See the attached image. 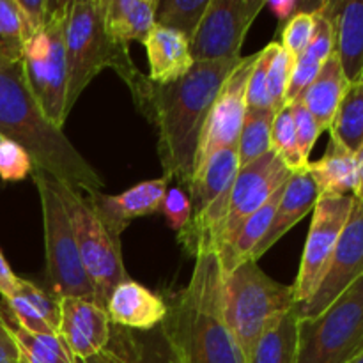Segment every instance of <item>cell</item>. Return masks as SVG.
I'll list each match as a JSON object with an SVG mask.
<instances>
[{
    "mask_svg": "<svg viewBox=\"0 0 363 363\" xmlns=\"http://www.w3.org/2000/svg\"><path fill=\"white\" fill-rule=\"evenodd\" d=\"M241 57L195 62L172 84H149L140 113L158 130V155L167 179L190 188L195 156L209 110Z\"/></svg>",
    "mask_w": 363,
    "mask_h": 363,
    "instance_id": "1",
    "label": "cell"
},
{
    "mask_svg": "<svg viewBox=\"0 0 363 363\" xmlns=\"http://www.w3.org/2000/svg\"><path fill=\"white\" fill-rule=\"evenodd\" d=\"M223 284L218 254L206 252L195 257L188 286L167 301L160 328L183 363H245L227 325Z\"/></svg>",
    "mask_w": 363,
    "mask_h": 363,
    "instance_id": "2",
    "label": "cell"
},
{
    "mask_svg": "<svg viewBox=\"0 0 363 363\" xmlns=\"http://www.w3.org/2000/svg\"><path fill=\"white\" fill-rule=\"evenodd\" d=\"M0 135L30 156L34 169L82 194L101 191L103 179L28 92L21 62L0 66Z\"/></svg>",
    "mask_w": 363,
    "mask_h": 363,
    "instance_id": "3",
    "label": "cell"
},
{
    "mask_svg": "<svg viewBox=\"0 0 363 363\" xmlns=\"http://www.w3.org/2000/svg\"><path fill=\"white\" fill-rule=\"evenodd\" d=\"M105 13L106 0H73L67 7L64 30L67 59V116L82 92L105 67H112L126 82L137 108H140L147 94L149 78L133 64L130 46L117 45L108 38Z\"/></svg>",
    "mask_w": 363,
    "mask_h": 363,
    "instance_id": "4",
    "label": "cell"
},
{
    "mask_svg": "<svg viewBox=\"0 0 363 363\" xmlns=\"http://www.w3.org/2000/svg\"><path fill=\"white\" fill-rule=\"evenodd\" d=\"M223 307L227 325L248 363L262 333L298 305L293 286L273 280L255 261H245L225 275Z\"/></svg>",
    "mask_w": 363,
    "mask_h": 363,
    "instance_id": "5",
    "label": "cell"
},
{
    "mask_svg": "<svg viewBox=\"0 0 363 363\" xmlns=\"http://www.w3.org/2000/svg\"><path fill=\"white\" fill-rule=\"evenodd\" d=\"M67 0H48L46 21L27 43L21 57V71L28 92L50 123L62 130L67 119V59L66 30Z\"/></svg>",
    "mask_w": 363,
    "mask_h": 363,
    "instance_id": "6",
    "label": "cell"
},
{
    "mask_svg": "<svg viewBox=\"0 0 363 363\" xmlns=\"http://www.w3.org/2000/svg\"><path fill=\"white\" fill-rule=\"evenodd\" d=\"M240 170L238 147L216 151L199 172L190 188V222L177 233L179 245L191 257L220 250L223 223L229 211V197Z\"/></svg>",
    "mask_w": 363,
    "mask_h": 363,
    "instance_id": "7",
    "label": "cell"
},
{
    "mask_svg": "<svg viewBox=\"0 0 363 363\" xmlns=\"http://www.w3.org/2000/svg\"><path fill=\"white\" fill-rule=\"evenodd\" d=\"M30 176L41 201L48 291L57 298L74 296L98 303L94 286L82 264L73 227L55 188V179L39 169H32Z\"/></svg>",
    "mask_w": 363,
    "mask_h": 363,
    "instance_id": "8",
    "label": "cell"
},
{
    "mask_svg": "<svg viewBox=\"0 0 363 363\" xmlns=\"http://www.w3.org/2000/svg\"><path fill=\"white\" fill-rule=\"evenodd\" d=\"M363 353V277L321 315L298 318L296 363H351Z\"/></svg>",
    "mask_w": 363,
    "mask_h": 363,
    "instance_id": "9",
    "label": "cell"
},
{
    "mask_svg": "<svg viewBox=\"0 0 363 363\" xmlns=\"http://www.w3.org/2000/svg\"><path fill=\"white\" fill-rule=\"evenodd\" d=\"M55 188L69 216L82 264L94 286L98 305L105 308L112 291L121 282L130 279L121 252V238L110 234L99 222L85 194L66 186L57 179Z\"/></svg>",
    "mask_w": 363,
    "mask_h": 363,
    "instance_id": "10",
    "label": "cell"
},
{
    "mask_svg": "<svg viewBox=\"0 0 363 363\" xmlns=\"http://www.w3.org/2000/svg\"><path fill=\"white\" fill-rule=\"evenodd\" d=\"M353 195H319L301 255L300 272L293 284L296 305L307 303L321 286L335 252L340 233L350 218Z\"/></svg>",
    "mask_w": 363,
    "mask_h": 363,
    "instance_id": "11",
    "label": "cell"
},
{
    "mask_svg": "<svg viewBox=\"0 0 363 363\" xmlns=\"http://www.w3.org/2000/svg\"><path fill=\"white\" fill-rule=\"evenodd\" d=\"M266 7V0H209L201 25L190 41L195 62L238 59L248 28Z\"/></svg>",
    "mask_w": 363,
    "mask_h": 363,
    "instance_id": "12",
    "label": "cell"
},
{
    "mask_svg": "<svg viewBox=\"0 0 363 363\" xmlns=\"http://www.w3.org/2000/svg\"><path fill=\"white\" fill-rule=\"evenodd\" d=\"M257 60V53L241 57L240 64L225 78L220 87L218 96L209 110L208 121L202 130L195 156L194 174L204 167V163L220 149L238 147L245 113H247V87L252 69Z\"/></svg>",
    "mask_w": 363,
    "mask_h": 363,
    "instance_id": "13",
    "label": "cell"
},
{
    "mask_svg": "<svg viewBox=\"0 0 363 363\" xmlns=\"http://www.w3.org/2000/svg\"><path fill=\"white\" fill-rule=\"evenodd\" d=\"M293 176L273 151L241 167L229 197V211L220 238L218 255H223L236 240L243 223Z\"/></svg>",
    "mask_w": 363,
    "mask_h": 363,
    "instance_id": "14",
    "label": "cell"
},
{
    "mask_svg": "<svg viewBox=\"0 0 363 363\" xmlns=\"http://www.w3.org/2000/svg\"><path fill=\"white\" fill-rule=\"evenodd\" d=\"M363 277V202L354 199L350 218L340 233L328 272L307 303L296 307L298 318L321 315L337 298Z\"/></svg>",
    "mask_w": 363,
    "mask_h": 363,
    "instance_id": "15",
    "label": "cell"
},
{
    "mask_svg": "<svg viewBox=\"0 0 363 363\" xmlns=\"http://www.w3.org/2000/svg\"><path fill=\"white\" fill-rule=\"evenodd\" d=\"M59 335L74 360H89L108 346L112 325L105 308L74 296L59 298Z\"/></svg>",
    "mask_w": 363,
    "mask_h": 363,
    "instance_id": "16",
    "label": "cell"
},
{
    "mask_svg": "<svg viewBox=\"0 0 363 363\" xmlns=\"http://www.w3.org/2000/svg\"><path fill=\"white\" fill-rule=\"evenodd\" d=\"M167 190H169V179L163 176L158 179L142 181L119 195L94 191V194H85V197L106 230L121 238L131 220L160 213Z\"/></svg>",
    "mask_w": 363,
    "mask_h": 363,
    "instance_id": "17",
    "label": "cell"
},
{
    "mask_svg": "<svg viewBox=\"0 0 363 363\" xmlns=\"http://www.w3.org/2000/svg\"><path fill=\"white\" fill-rule=\"evenodd\" d=\"M110 325L130 332H151L167 315V301L142 284L128 279L108 296L105 307Z\"/></svg>",
    "mask_w": 363,
    "mask_h": 363,
    "instance_id": "18",
    "label": "cell"
},
{
    "mask_svg": "<svg viewBox=\"0 0 363 363\" xmlns=\"http://www.w3.org/2000/svg\"><path fill=\"white\" fill-rule=\"evenodd\" d=\"M325 11L333 23V53L344 77L358 84L363 78V0H326Z\"/></svg>",
    "mask_w": 363,
    "mask_h": 363,
    "instance_id": "19",
    "label": "cell"
},
{
    "mask_svg": "<svg viewBox=\"0 0 363 363\" xmlns=\"http://www.w3.org/2000/svg\"><path fill=\"white\" fill-rule=\"evenodd\" d=\"M319 190L315 186L314 179L308 174V170H300L294 172L289 177L284 188V195L280 199V204L277 208L273 222L269 225L268 233L261 240V243L255 247L254 254H252V261L257 262L273 245L279 243L296 223H300L308 213L314 211L315 204H318Z\"/></svg>",
    "mask_w": 363,
    "mask_h": 363,
    "instance_id": "20",
    "label": "cell"
},
{
    "mask_svg": "<svg viewBox=\"0 0 363 363\" xmlns=\"http://www.w3.org/2000/svg\"><path fill=\"white\" fill-rule=\"evenodd\" d=\"M7 319L32 333H57L59 335L60 307L59 298L43 289L32 280L20 279L9 300H2Z\"/></svg>",
    "mask_w": 363,
    "mask_h": 363,
    "instance_id": "21",
    "label": "cell"
},
{
    "mask_svg": "<svg viewBox=\"0 0 363 363\" xmlns=\"http://www.w3.org/2000/svg\"><path fill=\"white\" fill-rule=\"evenodd\" d=\"M149 60V80L152 84H172L195 64L190 53V41L183 34L156 25L144 43Z\"/></svg>",
    "mask_w": 363,
    "mask_h": 363,
    "instance_id": "22",
    "label": "cell"
},
{
    "mask_svg": "<svg viewBox=\"0 0 363 363\" xmlns=\"http://www.w3.org/2000/svg\"><path fill=\"white\" fill-rule=\"evenodd\" d=\"M156 9L158 0H106V34L117 45H144L156 27Z\"/></svg>",
    "mask_w": 363,
    "mask_h": 363,
    "instance_id": "23",
    "label": "cell"
},
{
    "mask_svg": "<svg viewBox=\"0 0 363 363\" xmlns=\"http://www.w3.org/2000/svg\"><path fill=\"white\" fill-rule=\"evenodd\" d=\"M350 87V82L344 77V71L340 67L339 59L335 53L326 59L321 71L318 73L315 80L307 87V91L300 96L303 105L312 113L314 121L318 123L319 131H330L335 113L339 110L346 89Z\"/></svg>",
    "mask_w": 363,
    "mask_h": 363,
    "instance_id": "24",
    "label": "cell"
},
{
    "mask_svg": "<svg viewBox=\"0 0 363 363\" xmlns=\"http://www.w3.org/2000/svg\"><path fill=\"white\" fill-rule=\"evenodd\" d=\"M308 174L318 186L319 195H353L358 184L357 155L330 138L325 156L308 162Z\"/></svg>",
    "mask_w": 363,
    "mask_h": 363,
    "instance_id": "25",
    "label": "cell"
},
{
    "mask_svg": "<svg viewBox=\"0 0 363 363\" xmlns=\"http://www.w3.org/2000/svg\"><path fill=\"white\" fill-rule=\"evenodd\" d=\"M296 347L298 312L294 307L262 333L248 363H296Z\"/></svg>",
    "mask_w": 363,
    "mask_h": 363,
    "instance_id": "26",
    "label": "cell"
},
{
    "mask_svg": "<svg viewBox=\"0 0 363 363\" xmlns=\"http://www.w3.org/2000/svg\"><path fill=\"white\" fill-rule=\"evenodd\" d=\"M330 138L357 155L363 145V82L350 84L335 113Z\"/></svg>",
    "mask_w": 363,
    "mask_h": 363,
    "instance_id": "27",
    "label": "cell"
},
{
    "mask_svg": "<svg viewBox=\"0 0 363 363\" xmlns=\"http://www.w3.org/2000/svg\"><path fill=\"white\" fill-rule=\"evenodd\" d=\"M275 116V108H247L238 142L240 169L272 151V128Z\"/></svg>",
    "mask_w": 363,
    "mask_h": 363,
    "instance_id": "28",
    "label": "cell"
},
{
    "mask_svg": "<svg viewBox=\"0 0 363 363\" xmlns=\"http://www.w3.org/2000/svg\"><path fill=\"white\" fill-rule=\"evenodd\" d=\"M9 325L21 363H77L69 347L57 333H32L11 321Z\"/></svg>",
    "mask_w": 363,
    "mask_h": 363,
    "instance_id": "29",
    "label": "cell"
},
{
    "mask_svg": "<svg viewBox=\"0 0 363 363\" xmlns=\"http://www.w3.org/2000/svg\"><path fill=\"white\" fill-rule=\"evenodd\" d=\"M209 0H158L156 25L183 34L188 41L197 32Z\"/></svg>",
    "mask_w": 363,
    "mask_h": 363,
    "instance_id": "30",
    "label": "cell"
},
{
    "mask_svg": "<svg viewBox=\"0 0 363 363\" xmlns=\"http://www.w3.org/2000/svg\"><path fill=\"white\" fill-rule=\"evenodd\" d=\"M272 151L282 160L284 165L293 174L307 169L308 160L303 158V155L300 151V145H298L296 131H294V123L293 117H291L289 105L282 106L277 112L275 121H273Z\"/></svg>",
    "mask_w": 363,
    "mask_h": 363,
    "instance_id": "31",
    "label": "cell"
},
{
    "mask_svg": "<svg viewBox=\"0 0 363 363\" xmlns=\"http://www.w3.org/2000/svg\"><path fill=\"white\" fill-rule=\"evenodd\" d=\"M25 38L20 11L14 0H0V66L21 62Z\"/></svg>",
    "mask_w": 363,
    "mask_h": 363,
    "instance_id": "32",
    "label": "cell"
},
{
    "mask_svg": "<svg viewBox=\"0 0 363 363\" xmlns=\"http://www.w3.org/2000/svg\"><path fill=\"white\" fill-rule=\"evenodd\" d=\"M294 57L282 48V45L273 41V53L269 59L268 74H266V84H268V94L272 98L273 108L279 112L282 106H286V92L289 85L291 71L294 66Z\"/></svg>",
    "mask_w": 363,
    "mask_h": 363,
    "instance_id": "33",
    "label": "cell"
},
{
    "mask_svg": "<svg viewBox=\"0 0 363 363\" xmlns=\"http://www.w3.org/2000/svg\"><path fill=\"white\" fill-rule=\"evenodd\" d=\"M77 363H142L138 357L135 335L130 330L112 325V335L105 350L89 360H77Z\"/></svg>",
    "mask_w": 363,
    "mask_h": 363,
    "instance_id": "34",
    "label": "cell"
},
{
    "mask_svg": "<svg viewBox=\"0 0 363 363\" xmlns=\"http://www.w3.org/2000/svg\"><path fill=\"white\" fill-rule=\"evenodd\" d=\"M315 13V11H314ZM314 13L308 11H300L294 14L289 21L282 27V48L289 52L294 59L301 55L311 45L312 35L315 30V18Z\"/></svg>",
    "mask_w": 363,
    "mask_h": 363,
    "instance_id": "35",
    "label": "cell"
},
{
    "mask_svg": "<svg viewBox=\"0 0 363 363\" xmlns=\"http://www.w3.org/2000/svg\"><path fill=\"white\" fill-rule=\"evenodd\" d=\"M272 53L273 43H269L266 48L257 53V60L254 64L247 87V108H273L272 98L268 94V84H266Z\"/></svg>",
    "mask_w": 363,
    "mask_h": 363,
    "instance_id": "36",
    "label": "cell"
},
{
    "mask_svg": "<svg viewBox=\"0 0 363 363\" xmlns=\"http://www.w3.org/2000/svg\"><path fill=\"white\" fill-rule=\"evenodd\" d=\"M133 335L142 363H183L167 342L160 326L151 332H133Z\"/></svg>",
    "mask_w": 363,
    "mask_h": 363,
    "instance_id": "37",
    "label": "cell"
},
{
    "mask_svg": "<svg viewBox=\"0 0 363 363\" xmlns=\"http://www.w3.org/2000/svg\"><path fill=\"white\" fill-rule=\"evenodd\" d=\"M32 160L21 145L4 138L0 142V179L6 183H16L30 176Z\"/></svg>",
    "mask_w": 363,
    "mask_h": 363,
    "instance_id": "38",
    "label": "cell"
},
{
    "mask_svg": "<svg viewBox=\"0 0 363 363\" xmlns=\"http://www.w3.org/2000/svg\"><path fill=\"white\" fill-rule=\"evenodd\" d=\"M289 110H291V117H293L294 131H296L300 151L301 155H303V158L308 160V156H311L312 149H314L321 131H319L318 123H315L312 113L308 112L307 106L303 105L301 99H296V101L291 103Z\"/></svg>",
    "mask_w": 363,
    "mask_h": 363,
    "instance_id": "39",
    "label": "cell"
},
{
    "mask_svg": "<svg viewBox=\"0 0 363 363\" xmlns=\"http://www.w3.org/2000/svg\"><path fill=\"white\" fill-rule=\"evenodd\" d=\"M160 213H163V216H165L167 222H169L170 229L179 233V230L190 222V216H191L190 197H188L181 188L177 186L169 188L165 194V199H163L162 202V209H160Z\"/></svg>",
    "mask_w": 363,
    "mask_h": 363,
    "instance_id": "40",
    "label": "cell"
},
{
    "mask_svg": "<svg viewBox=\"0 0 363 363\" xmlns=\"http://www.w3.org/2000/svg\"><path fill=\"white\" fill-rule=\"evenodd\" d=\"M14 2L20 11L25 38L28 41L45 25L46 13H48V0H14Z\"/></svg>",
    "mask_w": 363,
    "mask_h": 363,
    "instance_id": "41",
    "label": "cell"
},
{
    "mask_svg": "<svg viewBox=\"0 0 363 363\" xmlns=\"http://www.w3.org/2000/svg\"><path fill=\"white\" fill-rule=\"evenodd\" d=\"M0 363H21L20 351L2 305H0Z\"/></svg>",
    "mask_w": 363,
    "mask_h": 363,
    "instance_id": "42",
    "label": "cell"
},
{
    "mask_svg": "<svg viewBox=\"0 0 363 363\" xmlns=\"http://www.w3.org/2000/svg\"><path fill=\"white\" fill-rule=\"evenodd\" d=\"M18 280H20V277L14 275L9 262L6 261L2 250H0V296H2V300H9L13 296L18 287Z\"/></svg>",
    "mask_w": 363,
    "mask_h": 363,
    "instance_id": "43",
    "label": "cell"
},
{
    "mask_svg": "<svg viewBox=\"0 0 363 363\" xmlns=\"http://www.w3.org/2000/svg\"><path fill=\"white\" fill-rule=\"evenodd\" d=\"M357 165H358V184H357V190H354L353 197L357 201L363 202V145L358 149L357 152Z\"/></svg>",
    "mask_w": 363,
    "mask_h": 363,
    "instance_id": "44",
    "label": "cell"
},
{
    "mask_svg": "<svg viewBox=\"0 0 363 363\" xmlns=\"http://www.w3.org/2000/svg\"><path fill=\"white\" fill-rule=\"evenodd\" d=\"M351 363H363V353H362V354H358V357L354 358V360L351 362Z\"/></svg>",
    "mask_w": 363,
    "mask_h": 363,
    "instance_id": "45",
    "label": "cell"
},
{
    "mask_svg": "<svg viewBox=\"0 0 363 363\" xmlns=\"http://www.w3.org/2000/svg\"><path fill=\"white\" fill-rule=\"evenodd\" d=\"M4 140V137H2V135H0V142H2Z\"/></svg>",
    "mask_w": 363,
    "mask_h": 363,
    "instance_id": "46",
    "label": "cell"
},
{
    "mask_svg": "<svg viewBox=\"0 0 363 363\" xmlns=\"http://www.w3.org/2000/svg\"><path fill=\"white\" fill-rule=\"evenodd\" d=\"M362 82H363V78H362Z\"/></svg>",
    "mask_w": 363,
    "mask_h": 363,
    "instance_id": "47",
    "label": "cell"
}]
</instances>
